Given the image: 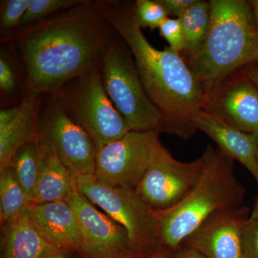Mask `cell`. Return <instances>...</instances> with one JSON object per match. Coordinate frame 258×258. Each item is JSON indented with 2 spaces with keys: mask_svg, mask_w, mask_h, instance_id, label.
Masks as SVG:
<instances>
[{
  "mask_svg": "<svg viewBox=\"0 0 258 258\" xmlns=\"http://www.w3.org/2000/svg\"><path fill=\"white\" fill-rule=\"evenodd\" d=\"M151 255V254H150ZM150 255H139L136 256V257H128V258H149Z\"/></svg>",
  "mask_w": 258,
  "mask_h": 258,
  "instance_id": "obj_35",
  "label": "cell"
},
{
  "mask_svg": "<svg viewBox=\"0 0 258 258\" xmlns=\"http://www.w3.org/2000/svg\"><path fill=\"white\" fill-rule=\"evenodd\" d=\"M30 200L10 166L0 170V220L15 222L28 212Z\"/></svg>",
  "mask_w": 258,
  "mask_h": 258,
  "instance_id": "obj_20",
  "label": "cell"
},
{
  "mask_svg": "<svg viewBox=\"0 0 258 258\" xmlns=\"http://www.w3.org/2000/svg\"><path fill=\"white\" fill-rule=\"evenodd\" d=\"M42 96L23 97L16 117L9 123L0 125V170L10 166L12 158L20 147L38 140Z\"/></svg>",
  "mask_w": 258,
  "mask_h": 258,
  "instance_id": "obj_16",
  "label": "cell"
},
{
  "mask_svg": "<svg viewBox=\"0 0 258 258\" xmlns=\"http://www.w3.org/2000/svg\"><path fill=\"white\" fill-rule=\"evenodd\" d=\"M171 258H208L203 253L199 252L197 249L188 246L180 245L174 252V254H171Z\"/></svg>",
  "mask_w": 258,
  "mask_h": 258,
  "instance_id": "obj_30",
  "label": "cell"
},
{
  "mask_svg": "<svg viewBox=\"0 0 258 258\" xmlns=\"http://www.w3.org/2000/svg\"><path fill=\"white\" fill-rule=\"evenodd\" d=\"M166 10L168 16L180 18L196 0H157Z\"/></svg>",
  "mask_w": 258,
  "mask_h": 258,
  "instance_id": "obj_28",
  "label": "cell"
},
{
  "mask_svg": "<svg viewBox=\"0 0 258 258\" xmlns=\"http://www.w3.org/2000/svg\"><path fill=\"white\" fill-rule=\"evenodd\" d=\"M134 5L135 18L141 28L159 29L162 22L169 18L157 0H137Z\"/></svg>",
  "mask_w": 258,
  "mask_h": 258,
  "instance_id": "obj_24",
  "label": "cell"
},
{
  "mask_svg": "<svg viewBox=\"0 0 258 258\" xmlns=\"http://www.w3.org/2000/svg\"><path fill=\"white\" fill-rule=\"evenodd\" d=\"M103 86L133 132H160L162 115L146 93L133 54L112 28L100 57Z\"/></svg>",
  "mask_w": 258,
  "mask_h": 258,
  "instance_id": "obj_5",
  "label": "cell"
},
{
  "mask_svg": "<svg viewBox=\"0 0 258 258\" xmlns=\"http://www.w3.org/2000/svg\"><path fill=\"white\" fill-rule=\"evenodd\" d=\"M203 156L191 162L176 160L158 139L152 158L136 192L155 211L179 203L191 191L203 174Z\"/></svg>",
  "mask_w": 258,
  "mask_h": 258,
  "instance_id": "obj_8",
  "label": "cell"
},
{
  "mask_svg": "<svg viewBox=\"0 0 258 258\" xmlns=\"http://www.w3.org/2000/svg\"><path fill=\"white\" fill-rule=\"evenodd\" d=\"M40 111V137L50 144L74 178L95 174L97 149L86 131L70 119L51 95Z\"/></svg>",
  "mask_w": 258,
  "mask_h": 258,
  "instance_id": "obj_9",
  "label": "cell"
},
{
  "mask_svg": "<svg viewBox=\"0 0 258 258\" xmlns=\"http://www.w3.org/2000/svg\"><path fill=\"white\" fill-rule=\"evenodd\" d=\"M244 206L217 212L183 241L208 258H244L242 237L249 219Z\"/></svg>",
  "mask_w": 258,
  "mask_h": 258,
  "instance_id": "obj_13",
  "label": "cell"
},
{
  "mask_svg": "<svg viewBox=\"0 0 258 258\" xmlns=\"http://www.w3.org/2000/svg\"><path fill=\"white\" fill-rule=\"evenodd\" d=\"M205 166L195 187L172 208L156 211L160 247L174 252L183 241L217 212L242 206L244 186L235 173V159L208 145Z\"/></svg>",
  "mask_w": 258,
  "mask_h": 258,
  "instance_id": "obj_4",
  "label": "cell"
},
{
  "mask_svg": "<svg viewBox=\"0 0 258 258\" xmlns=\"http://www.w3.org/2000/svg\"><path fill=\"white\" fill-rule=\"evenodd\" d=\"M66 201L74 210L80 226L81 258H128L144 255L131 245L125 229L80 192L77 186Z\"/></svg>",
  "mask_w": 258,
  "mask_h": 258,
  "instance_id": "obj_11",
  "label": "cell"
},
{
  "mask_svg": "<svg viewBox=\"0 0 258 258\" xmlns=\"http://www.w3.org/2000/svg\"><path fill=\"white\" fill-rule=\"evenodd\" d=\"M249 3H250L251 6H252L254 20H255L256 24H257L258 28V0H252V1H249Z\"/></svg>",
  "mask_w": 258,
  "mask_h": 258,
  "instance_id": "obj_33",
  "label": "cell"
},
{
  "mask_svg": "<svg viewBox=\"0 0 258 258\" xmlns=\"http://www.w3.org/2000/svg\"><path fill=\"white\" fill-rule=\"evenodd\" d=\"M149 258H171V254L167 252V249L160 247L155 252H153Z\"/></svg>",
  "mask_w": 258,
  "mask_h": 258,
  "instance_id": "obj_32",
  "label": "cell"
},
{
  "mask_svg": "<svg viewBox=\"0 0 258 258\" xmlns=\"http://www.w3.org/2000/svg\"><path fill=\"white\" fill-rule=\"evenodd\" d=\"M244 258H258V219L249 217L242 237Z\"/></svg>",
  "mask_w": 258,
  "mask_h": 258,
  "instance_id": "obj_27",
  "label": "cell"
},
{
  "mask_svg": "<svg viewBox=\"0 0 258 258\" xmlns=\"http://www.w3.org/2000/svg\"><path fill=\"white\" fill-rule=\"evenodd\" d=\"M256 181H257L258 185V177L257 179H256ZM249 218L258 219V195L257 199H256L255 204H254L253 211H252V214H251L250 216H249Z\"/></svg>",
  "mask_w": 258,
  "mask_h": 258,
  "instance_id": "obj_34",
  "label": "cell"
},
{
  "mask_svg": "<svg viewBox=\"0 0 258 258\" xmlns=\"http://www.w3.org/2000/svg\"><path fill=\"white\" fill-rule=\"evenodd\" d=\"M51 96L70 119L87 132L97 152L131 131L107 94L100 66L69 81Z\"/></svg>",
  "mask_w": 258,
  "mask_h": 258,
  "instance_id": "obj_6",
  "label": "cell"
},
{
  "mask_svg": "<svg viewBox=\"0 0 258 258\" xmlns=\"http://www.w3.org/2000/svg\"><path fill=\"white\" fill-rule=\"evenodd\" d=\"M30 2L31 0L1 1L0 28L2 34H3L2 39L8 37L10 32L15 29L18 31L21 28L22 20L30 6Z\"/></svg>",
  "mask_w": 258,
  "mask_h": 258,
  "instance_id": "obj_23",
  "label": "cell"
},
{
  "mask_svg": "<svg viewBox=\"0 0 258 258\" xmlns=\"http://www.w3.org/2000/svg\"><path fill=\"white\" fill-rule=\"evenodd\" d=\"M257 159H258V154H257Z\"/></svg>",
  "mask_w": 258,
  "mask_h": 258,
  "instance_id": "obj_36",
  "label": "cell"
},
{
  "mask_svg": "<svg viewBox=\"0 0 258 258\" xmlns=\"http://www.w3.org/2000/svg\"><path fill=\"white\" fill-rule=\"evenodd\" d=\"M93 4L132 51L146 93L162 115L161 132L190 138L197 131L191 116L203 109L205 92L182 56L170 47L159 50L153 46L137 23L134 3Z\"/></svg>",
  "mask_w": 258,
  "mask_h": 258,
  "instance_id": "obj_2",
  "label": "cell"
},
{
  "mask_svg": "<svg viewBox=\"0 0 258 258\" xmlns=\"http://www.w3.org/2000/svg\"><path fill=\"white\" fill-rule=\"evenodd\" d=\"M243 69L249 79L258 88V66H255V64H249L248 66H246Z\"/></svg>",
  "mask_w": 258,
  "mask_h": 258,
  "instance_id": "obj_31",
  "label": "cell"
},
{
  "mask_svg": "<svg viewBox=\"0 0 258 258\" xmlns=\"http://www.w3.org/2000/svg\"><path fill=\"white\" fill-rule=\"evenodd\" d=\"M191 122L196 130L206 134L219 149L232 159L240 161L258 177V134H247L237 130L221 118L205 110L195 112Z\"/></svg>",
  "mask_w": 258,
  "mask_h": 258,
  "instance_id": "obj_14",
  "label": "cell"
},
{
  "mask_svg": "<svg viewBox=\"0 0 258 258\" xmlns=\"http://www.w3.org/2000/svg\"><path fill=\"white\" fill-rule=\"evenodd\" d=\"M111 32L92 2L84 1L3 40L15 42L26 95L43 96L98 67Z\"/></svg>",
  "mask_w": 258,
  "mask_h": 258,
  "instance_id": "obj_1",
  "label": "cell"
},
{
  "mask_svg": "<svg viewBox=\"0 0 258 258\" xmlns=\"http://www.w3.org/2000/svg\"><path fill=\"white\" fill-rule=\"evenodd\" d=\"M19 76L15 63L3 49L0 55V90L8 97L16 96L18 91Z\"/></svg>",
  "mask_w": 258,
  "mask_h": 258,
  "instance_id": "obj_25",
  "label": "cell"
},
{
  "mask_svg": "<svg viewBox=\"0 0 258 258\" xmlns=\"http://www.w3.org/2000/svg\"><path fill=\"white\" fill-rule=\"evenodd\" d=\"M1 227L0 258H42L55 247L37 230L28 210L18 221Z\"/></svg>",
  "mask_w": 258,
  "mask_h": 258,
  "instance_id": "obj_18",
  "label": "cell"
},
{
  "mask_svg": "<svg viewBox=\"0 0 258 258\" xmlns=\"http://www.w3.org/2000/svg\"><path fill=\"white\" fill-rule=\"evenodd\" d=\"M9 166L28 195L30 203L41 166V155L37 142L20 147L12 158Z\"/></svg>",
  "mask_w": 258,
  "mask_h": 258,
  "instance_id": "obj_21",
  "label": "cell"
},
{
  "mask_svg": "<svg viewBox=\"0 0 258 258\" xmlns=\"http://www.w3.org/2000/svg\"><path fill=\"white\" fill-rule=\"evenodd\" d=\"M37 142L41 155V166L30 206L66 200L77 186L76 178L64 167L46 141L39 137Z\"/></svg>",
  "mask_w": 258,
  "mask_h": 258,
  "instance_id": "obj_17",
  "label": "cell"
},
{
  "mask_svg": "<svg viewBox=\"0 0 258 258\" xmlns=\"http://www.w3.org/2000/svg\"><path fill=\"white\" fill-rule=\"evenodd\" d=\"M208 35L188 62L203 86L205 101L230 75L258 63V28L249 1L210 0Z\"/></svg>",
  "mask_w": 258,
  "mask_h": 258,
  "instance_id": "obj_3",
  "label": "cell"
},
{
  "mask_svg": "<svg viewBox=\"0 0 258 258\" xmlns=\"http://www.w3.org/2000/svg\"><path fill=\"white\" fill-rule=\"evenodd\" d=\"M161 37L169 43V47L181 54L184 49V36L179 19L167 18L159 28Z\"/></svg>",
  "mask_w": 258,
  "mask_h": 258,
  "instance_id": "obj_26",
  "label": "cell"
},
{
  "mask_svg": "<svg viewBox=\"0 0 258 258\" xmlns=\"http://www.w3.org/2000/svg\"><path fill=\"white\" fill-rule=\"evenodd\" d=\"M160 132H133L97 152V179L114 187L135 189L147 170Z\"/></svg>",
  "mask_w": 258,
  "mask_h": 258,
  "instance_id": "obj_10",
  "label": "cell"
},
{
  "mask_svg": "<svg viewBox=\"0 0 258 258\" xmlns=\"http://www.w3.org/2000/svg\"><path fill=\"white\" fill-rule=\"evenodd\" d=\"M76 181L85 198L125 229L135 252L150 255L160 247L157 213L135 190L110 186L94 174Z\"/></svg>",
  "mask_w": 258,
  "mask_h": 258,
  "instance_id": "obj_7",
  "label": "cell"
},
{
  "mask_svg": "<svg viewBox=\"0 0 258 258\" xmlns=\"http://www.w3.org/2000/svg\"><path fill=\"white\" fill-rule=\"evenodd\" d=\"M83 0H31L21 22V28L52 16L54 13L71 9Z\"/></svg>",
  "mask_w": 258,
  "mask_h": 258,
  "instance_id": "obj_22",
  "label": "cell"
},
{
  "mask_svg": "<svg viewBox=\"0 0 258 258\" xmlns=\"http://www.w3.org/2000/svg\"><path fill=\"white\" fill-rule=\"evenodd\" d=\"M179 19L184 36V49L181 55L188 63L198 54L208 35L211 20L210 1L196 0Z\"/></svg>",
  "mask_w": 258,
  "mask_h": 258,
  "instance_id": "obj_19",
  "label": "cell"
},
{
  "mask_svg": "<svg viewBox=\"0 0 258 258\" xmlns=\"http://www.w3.org/2000/svg\"><path fill=\"white\" fill-rule=\"evenodd\" d=\"M42 258H81V256L77 249L54 247Z\"/></svg>",
  "mask_w": 258,
  "mask_h": 258,
  "instance_id": "obj_29",
  "label": "cell"
},
{
  "mask_svg": "<svg viewBox=\"0 0 258 258\" xmlns=\"http://www.w3.org/2000/svg\"><path fill=\"white\" fill-rule=\"evenodd\" d=\"M204 110L247 134H258V88L244 69L234 73L205 99Z\"/></svg>",
  "mask_w": 258,
  "mask_h": 258,
  "instance_id": "obj_12",
  "label": "cell"
},
{
  "mask_svg": "<svg viewBox=\"0 0 258 258\" xmlns=\"http://www.w3.org/2000/svg\"><path fill=\"white\" fill-rule=\"evenodd\" d=\"M28 212L37 230L51 245L79 250L81 245L79 222L66 200L31 205Z\"/></svg>",
  "mask_w": 258,
  "mask_h": 258,
  "instance_id": "obj_15",
  "label": "cell"
}]
</instances>
